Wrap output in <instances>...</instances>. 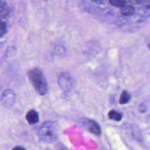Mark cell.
Masks as SVG:
<instances>
[{
  "instance_id": "obj_1",
  "label": "cell",
  "mask_w": 150,
  "mask_h": 150,
  "mask_svg": "<svg viewBox=\"0 0 150 150\" xmlns=\"http://www.w3.org/2000/svg\"><path fill=\"white\" fill-rule=\"evenodd\" d=\"M28 77L36 92L41 95H45L47 91L48 86L46 78L38 67H33L28 71Z\"/></svg>"
},
{
  "instance_id": "obj_2",
  "label": "cell",
  "mask_w": 150,
  "mask_h": 150,
  "mask_svg": "<svg viewBox=\"0 0 150 150\" xmlns=\"http://www.w3.org/2000/svg\"><path fill=\"white\" fill-rule=\"evenodd\" d=\"M59 128L56 122L48 121L45 122L38 130L39 138L43 142L52 143L58 137Z\"/></svg>"
},
{
  "instance_id": "obj_3",
  "label": "cell",
  "mask_w": 150,
  "mask_h": 150,
  "mask_svg": "<svg viewBox=\"0 0 150 150\" xmlns=\"http://www.w3.org/2000/svg\"><path fill=\"white\" fill-rule=\"evenodd\" d=\"M58 84L64 91H69L72 87V80L70 75L66 72L61 73L58 78Z\"/></svg>"
},
{
  "instance_id": "obj_4",
  "label": "cell",
  "mask_w": 150,
  "mask_h": 150,
  "mask_svg": "<svg viewBox=\"0 0 150 150\" xmlns=\"http://www.w3.org/2000/svg\"><path fill=\"white\" fill-rule=\"evenodd\" d=\"M15 100L16 94L11 89H6L2 93L1 96V102L5 107H11L15 103Z\"/></svg>"
},
{
  "instance_id": "obj_5",
  "label": "cell",
  "mask_w": 150,
  "mask_h": 150,
  "mask_svg": "<svg viewBox=\"0 0 150 150\" xmlns=\"http://www.w3.org/2000/svg\"><path fill=\"white\" fill-rule=\"evenodd\" d=\"M81 122L83 125L90 132L97 135H101V132L100 127L98 123L94 120L88 118H84L82 119Z\"/></svg>"
},
{
  "instance_id": "obj_6",
  "label": "cell",
  "mask_w": 150,
  "mask_h": 150,
  "mask_svg": "<svg viewBox=\"0 0 150 150\" xmlns=\"http://www.w3.org/2000/svg\"><path fill=\"white\" fill-rule=\"evenodd\" d=\"M25 118L29 124H36L39 121V114L38 111H36L35 109H30L26 112Z\"/></svg>"
},
{
  "instance_id": "obj_7",
  "label": "cell",
  "mask_w": 150,
  "mask_h": 150,
  "mask_svg": "<svg viewBox=\"0 0 150 150\" xmlns=\"http://www.w3.org/2000/svg\"><path fill=\"white\" fill-rule=\"evenodd\" d=\"M108 117L110 120H112L116 121H120L122 118V114L116 110H110L108 113Z\"/></svg>"
},
{
  "instance_id": "obj_8",
  "label": "cell",
  "mask_w": 150,
  "mask_h": 150,
  "mask_svg": "<svg viewBox=\"0 0 150 150\" xmlns=\"http://www.w3.org/2000/svg\"><path fill=\"white\" fill-rule=\"evenodd\" d=\"M134 8L132 6L129 5H124L121 7V13L124 16H129L134 13Z\"/></svg>"
},
{
  "instance_id": "obj_9",
  "label": "cell",
  "mask_w": 150,
  "mask_h": 150,
  "mask_svg": "<svg viewBox=\"0 0 150 150\" xmlns=\"http://www.w3.org/2000/svg\"><path fill=\"white\" fill-rule=\"evenodd\" d=\"M131 98V96L127 90H124L120 95L119 103L121 104L128 103Z\"/></svg>"
},
{
  "instance_id": "obj_10",
  "label": "cell",
  "mask_w": 150,
  "mask_h": 150,
  "mask_svg": "<svg viewBox=\"0 0 150 150\" xmlns=\"http://www.w3.org/2000/svg\"><path fill=\"white\" fill-rule=\"evenodd\" d=\"M109 2L112 6L117 7H122L125 4L124 0H109Z\"/></svg>"
},
{
  "instance_id": "obj_11",
  "label": "cell",
  "mask_w": 150,
  "mask_h": 150,
  "mask_svg": "<svg viewBox=\"0 0 150 150\" xmlns=\"http://www.w3.org/2000/svg\"><path fill=\"white\" fill-rule=\"evenodd\" d=\"M6 32V23L3 21H0V38L5 35Z\"/></svg>"
},
{
  "instance_id": "obj_12",
  "label": "cell",
  "mask_w": 150,
  "mask_h": 150,
  "mask_svg": "<svg viewBox=\"0 0 150 150\" xmlns=\"http://www.w3.org/2000/svg\"><path fill=\"white\" fill-rule=\"evenodd\" d=\"M146 106L144 103H141L138 107V110L141 112H144L146 111Z\"/></svg>"
},
{
  "instance_id": "obj_13",
  "label": "cell",
  "mask_w": 150,
  "mask_h": 150,
  "mask_svg": "<svg viewBox=\"0 0 150 150\" xmlns=\"http://www.w3.org/2000/svg\"><path fill=\"white\" fill-rule=\"evenodd\" d=\"M25 148L23 146H15L13 148V149H25Z\"/></svg>"
},
{
  "instance_id": "obj_14",
  "label": "cell",
  "mask_w": 150,
  "mask_h": 150,
  "mask_svg": "<svg viewBox=\"0 0 150 150\" xmlns=\"http://www.w3.org/2000/svg\"><path fill=\"white\" fill-rule=\"evenodd\" d=\"M146 119H147V120H148V121H150V114L146 116Z\"/></svg>"
},
{
  "instance_id": "obj_15",
  "label": "cell",
  "mask_w": 150,
  "mask_h": 150,
  "mask_svg": "<svg viewBox=\"0 0 150 150\" xmlns=\"http://www.w3.org/2000/svg\"><path fill=\"white\" fill-rule=\"evenodd\" d=\"M148 49L150 50V43L148 45Z\"/></svg>"
},
{
  "instance_id": "obj_16",
  "label": "cell",
  "mask_w": 150,
  "mask_h": 150,
  "mask_svg": "<svg viewBox=\"0 0 150 150\" xmlns=\"http://www.w3.org/2000/svg\"><path fill=\"white\" fill-rule=\"evenodd\" d=\"M1 0H0V3H1Z\"/></svg>"
}]
</instances>
